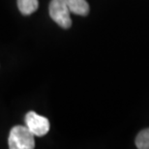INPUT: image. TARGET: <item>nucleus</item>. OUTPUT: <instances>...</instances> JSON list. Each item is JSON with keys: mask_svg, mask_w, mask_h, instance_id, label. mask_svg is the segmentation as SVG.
<instances>
[{"mask_svg": "<svg viewBox=\"0 0 149 149\" xmlns=\"http://www.w3.org/2000/svg\"><path fill=\"white\" fill-rule=\"evenodd\" d=\"M25 126L35 136H44L49 131V121L36 112L29 111L25 115Z\"/></svg>", "mask_w": 149, "mask_h": 149, "instance_id": "3", "label": "nucleus"}, {"mask_svg": "<svg viewBox=\"0 0 149 149\" xmlns=\"http://www.w3.org/2000/svg\"><path fill=\"white\" fill-rule=\"evenodd\" d=\"M71 11L65 0H52L49 4V16L59 26L65 29L71 27Z\"/></svg>", "mask_w": 149, "mask_h": 149, "instance_id": "2", "label": "nucleus"}, {"mask_svg": "<svg viewBox=\"0 0 149 149\" xmlns=\"http://www.w3.org/2000/svg\"><path fill=\"white\" fill-rule=\"evenodd\" d=\"M38 0H17V7L20 13L25 16L33 14L38 9Z\"/></svg>", "mask_w": 149, "mask_h": 149, "instance_id": "5", "label": "nucleus"}, {"mask_svg": "<svg viewBox=\"0 0 149 149\" xmlns=\"http://www.w3.org/2000/svg\"><path fill=\"white\" fill-rule=\"evenodd\" d=\"M71 13L86 16L89 13V5L86 0H65Z\"/></svg>", "mask_w": 149, "mask_h": 149, "instance_id": "4", "label": "nucleus"}, {"mask_svg": "<svg viewBox=\"0 0 149 149\" xmlns=\"http://www.w3.org/2000/svg\"><path fill=\"white\" fill-rule=\"evenodd\" d=\"M136 145L139 149H149V129L139 133L136 139Z\"/></svg>", "mask_w": 149, "mask_h": 149, "instance_id": "6", "label": "nucleus"}, {"mask_svg": "<svg viewBox=\"0 0 149 149\" xmlns=\"http://www.w3.org/2000/svg\"><path fill=\"white\" fill-rule=\"evenodd\" d=\"M34 135L26 126H15L9 136V147L11 149H33Z\"/></svg>", "mask_w": 149, "mask_h": 149, "instance_id": "1", "label": "nucleus"}]
</instances>
